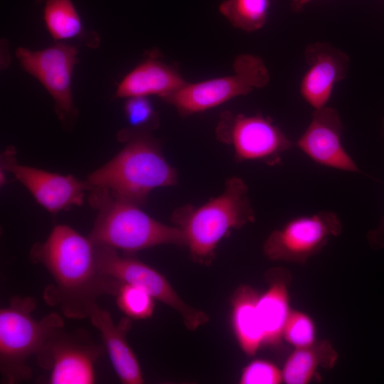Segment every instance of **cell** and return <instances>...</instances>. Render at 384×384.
I'll return each instance as SVG.
<instances>
[{
    "label": "cell",
    "mask_w": 384,
    "mask_h": 384,
    "mask_svg": "<svg viewBox=\"0 0 384 384\" xmlns=\"http://www.w3.org/2000/svg\"><path fill=\"white\" fill-rule=\"evenodd\" d=\"M283 382L282 371L274 363L256 359L242 370L240 384H279Z\"/></svg>",
    "instance_id": "d4e9b609"
},
{
    "label": "cell",
    "mask_w": 384,
    "mask_h": 384,
    "mask_svg": "<svg viewBox=\"0 0 384 384\" xmlns=\"http://www.w3.org/2000/svg\"><path fill=\"white\" fill-rule=\"evenodd\" d=\"M304 56L309 68L300 82V94L314 110H320L326 106L335 85L346 77L350 59L324 42L309 44Z\"/></svg>",
    "instance_id": "5bb4252c"
},
{
    "label": "cell",
    "mask_w": 384,
    "mask_h": 384,
    "mask_svg": "<svg viewBox=\"0 0 384 384\" xmlns=\"http://www.w3.org/2000/svg\"><path fill=\"white\" fill-rule=\"evenodd\" d=\"M95 251L98 267L104 274L120 283L143 289L155 300L178 313L188 330L195 331L209 321L206 312L183 300L166 278L154 268L109 247L95 245Z\"/></svg>",
    "instance_id": "52a82bcc"
},
{
    "label": "cell",
    "mask_w": 384,
    "mask_h": 384,
    "mask_svg": "<svg viewBox=\"0 0 384 384\" xmlns=\"http://www.w3.org/2000/svg\"><path fill=\"white\" fill-rule=\"evenodd\" d=\"M269 8L270 0H225L219 11L235 28L254 32L266 23Z\"/></svg>",
    "instance_id": "44dd1931"
},
{
    "label": "cell",
    "mask_w": 384,
    "mask_h": 384,
    "mask_svg": "<svg viewBox=\"0 0 384 384\" xmlns=\"http://www.w3.org/2000/svg\"><path fill=\"white\" fill-rule=\"evenodd\" d=\"M16 53L23 68L50 94L60 118L70 116L73 112L71 82L77 60L75 48L58 43L38 51L19 48Z\"/></svg>",
    "instance_id": "8fae6325"
},
{
    "label": "cell",
    "mask_w": 384,
    "mask_h": 384,
    "mask_svg": "<svg viewBox=\"0 0 384 384\" xmlns=\"http://www.w3.org/2000/svg\"><path fill=\"white\" fill-rule=\"evenodd\" d=\"M104 349L87 332L54 331L36 355L38 366L47 372L50 384H92L96 381L95 363Z\"/></svg>",
    "instance_id": "9c48e42d"
},
{
    "label": "cell",
    "mask_w": 384,
    "mask_h": 384,
    "mask_svg": "<svg viewBox=\"0 0 384 384\" xmlns=\"http://www.w3.org/2000/svg\"><path fill=\"white\" fill-rule=\"evenodd\" d=\"M114 297L118 308L131 319H146L154 314L155 299L142 288L121 283Z\"/></svg>",
    "instance_id": "7402d4cb"
},
{
    "label": "cell",
    "mask_w": 384,
    "mask_h": 384,
    "mask_svg": "<svg viewBox=\"0 0 384 384\" xmlns=\"http://www.w3.org/2000/svg\"><path fill=\"white\" fill-rule=\"evenodd\" d=\"M30 258L52 277L43 292L45 302L69 319L89 317L98 298L114 296L121 284L100 270L90 238L66 225L55 226L43 242L35 244Z\"/></svg>",
    "instance_id": "6da1fadb"
},
{
    "label": "cell",
    "mask_w": 384,
    "mask_h": 384,
    "mask_svg": "<svg viewBox=\"0 0 384 384\" xmlns=\"http://www.w3.org/2000/svg\"><path fill=\"white\" fill-rule=\"evenodd\" d=\"M14 154L9 149L4 153V169L11 173L48 211L56 213L83 203L85 193L90 189L87 181L18 164Z\"/></svg>",
    "instance_id": "7c38bea8"
},
{
    "label": "cell",
    "mask_w": 384,
    "mask_h": 384,
    "mask_svg": "<svg viewBox=\"0 0 384 384\" xmlns=\"http://www.w3.org/2000/svg\"><path fill=\"white\" fill-rule=\"evenodd\" d=\"M187 82L172 66L151 53L129 72L118 84L115 96L119 98L156 95L164 100Z\"/></svg>",
    "instance_id": "2e32d148"
},
{
    "label": "cell",
    "mask_w": 384,
    "mask_h": 384,
    "mask_svg": "<svg viewBox=\"0 0 384 384\" xmlns=\"http://www.w3.org/2000/svg\"><path fill=\"white\" fill-rule=\"evenodd\" d=\"M366 238L373 249H384V215L378 227L368 231Z\"/></svg>",
    "instance_id": "484cf974"
},
{
    "label": "cell",
    "mask_w": 384,
    "mask_h": 384,
    "mask_svg": "<svg viewBox=\"0 0 384 384\" xmlns=\"http://www.w3.org/2000/svg\"><path fill=\"white\" fill-rule=\"evenodd\" d=\"M124 110L128 123L135 129L132 131L146 132L159 124L158 114L146 97L127 98Z\"/></svg>",
    "instance_id": "cb8c5ba5"
},
{
    "label": "cell",
    "mask_w": 384,
    "mask_h": 384,
    "mask_svg": "<svg viewBox=\"0 0 384 384\" xmlns=\"http://www.w3.org/2000/svg\"><path fill=\"white\" fill-rule=\"evenodd\" d=\"M232 75L195 83L186 82L164 100L174 106L183 117L215 108L254 89L262 88L270 82L264 61L252 54H240L233 64Z\"/></svg>",
    "instance_id": "8992f818"
},
{
    "label": "cell",
    "mask_w": 384,
    "mask_h": 384,
    "mask_svg": "<svg viewBox=\"0 0 384 384\" xmlns=\"http://www.w3.org/2000/svg\"><path fill=\"white\" fill-rule=\"evenodd\" d=\"M259 294L248 285L240 286L230 300L231 324L242 351L252 356L265 345V336L257 310Z\"/></svg>",
    "instance_id": "ac0fdd59"
},
{
    "label": "cell",
    "mask_w": 384,
    "mask_h": 384,
    "mask_svg": "<svg viewBox=\"0 0 384 384\" xmlns=\"http://www.w3.org/2000/svg\"><path fill=\"white\" fill-rule=\"evenodd\" d=\"M337 359V353L329 341H316L309 347L295 348L282 369L283 382L287 384H307L319 367L331 368Z\"/></svg>",
    "instance_id": "d6986e66"
},
{
    "label": "cell",
    "mask_w": 384,
    "mask_h": 384,
    "mask_svg": "<svg viewBox=\"0 0 384 384\" xmlns=\"http://www.w3.org/2000/svg\"><path fill=\"white\" fill-rule=\"evenodd\" d=\"M124 135L125 146L90 174L87 182L90 189L106 191L115 198L141 206L154 189L176 185L178 174L147 132L131 131Z\"/></svg>",
    "instance_id": "7a4b0ae2"
},
{
    "label": "cell",
    "mask_w": 384,
    "mask_h": 384,
    "mask_svg": "<svg viewBox=\"0 0 384 384\" xmlns=\"http://www.w3.org/2000/svg\"><path fill=\"white\" fill-rule=\"evenodd\" d=\"M342 133L343 125L338 111L326 106L314 111L297 146L319 165L347 172H361L343 146Z\"/></svg>",
    "instance_id": "4fadbf2b"
},
{
    "label": "cell",
    "mask_w": 384,
    "mask_h": 384,
    "mask_svg": "<svg viewBox=\"0 0 384 384\" xmlns=\"http://www.w3.org/2000/svg\"><path fill=\"white\" fill-rule=\"evenodd\" d=\"M342 230L340 218L331 210L298 216L267 236L263 253L271 261L304 263Z\"/></svg>",
    "instance_id": "30bf717a"
},
{
    "label": "cell",
    "mask_w": 384,
    "mask_h": 384,
    "mask_svg": "<svg viewBox=\"0 0 384 384\" xmlns=\"http://www.w3.org/2000/svg\"><path fill=\"white\" fill-rule=\"evenodd\" d=\"M291 275L281 267L267 272V289L259 294L257 310L263 329L265 345L276 346L283 339V332L292 311L289 287Z\"/></svg>",
    "instance_id": "e0dca14e"
},
{
    "label": "cell",
    "mask_w": 384,
    "mask_h": 384,
    "mask_svg": "<svg viewBox=\"0 0 384 384\" xmlns=\"http://www.w3.org/2000/svg\"><path fill=\"white\" fill-rule=\"evenodd\" d=\"M92 325L98 331L111 364L124 384H142L144 379L138 359L127 341L132 326V319L122 318L117 324L110 313L96 306L89 316Z\"/></svg>",
    "instance_id": "9a60e30c"
},
{
    "label": "cell",
    "mask_w": 384,
    "mask_h": 384,
    "mask_svg": "<svg viewBox=\"0 0 384 384\" xmlns=\"http://www.w3.org/2000/svg\"><path fill=\"white\" fill-rule=\"evenodd\" d=\"M255 220L247 186L236 176L226 180L218 196L198 206L184 205L171 215L174 226L183 235L191 259L206 267L213 263L218 245L228 233Z\"/></svg>",
    "instance_id": "3957f363"
},
{
    "label": "cell",
    "mask_w": 384,
    "mask_h": 384,
    "mask_svg": "<svg viewBox=\"0 0 384 384\" xmlns=\"http://www.w3.org/2000/svg\"><path fill=\"white\" fill-rule=\"evenodd\" d=\"M90 203L98 210L88 236L95 245L109 247L125 254L161 245L185 246L181 230L162 223L140 206L91 188Z\"/></svg>",
    "instance_id": "277c9868"
},
{
    "label": "cell",
    "mask_w": 384,
    "mask_h": 384,
    "mask_svg": "<svg viewBox=\"0 0 384 384\" xmlns=\"http://www.w3.org/2000/svg\"><path fill=\"white\" fill-rule=\"evenodd\" d=\"M43 20L56 40H70L85 33L80 16L73 0H41Z\"/></svg>",
    "instance_id": "ffe728a7"
},
{
    "label": "cell",
    "mask_w": 384,
    "mask_h": 384,
    "mask_svg": "<svg viewBox=\"0 0 384 384\" xmlns=\"http://www.w3.org/2000/svg\"><path fill=\"white\" fill-rule=\"evenodd\" d=\"M383 137H384V117H383Z\"/></svg>",
    "instance_id": "83f0119b"
},
{
    "label": "cell",
    "mask_w": 384,
    "mask_h": 384,
    "mask_svg": "<svg viewBox=\"0 0 384 384\" xmlns=\"http://www.w3.org/2000/svg\"><path fill=\"white\" fill-rule=\"evenodd\" d=\"M311 0H292L291 9L294 12H300Z\"/></svg>",
    "instance_id": "4316f807"
},
{
    "label": "cell",
    "mask_w": 384,
    "mask_h": 384,
    "mask_svg": "<svg viewBox=\"0 0 384 384\" xmlns=\"http://www.w3.org/2000/svg\"><path fill=\"white\" fill-rule=\"evenodd\" d=\"M283 339L300 348L313 345L316 341V326L311 317L302 311L292 309L286 322Z\"/></svg>",
    "instance_id": "603a6c76"
},
{
    "label": "cell",
    "mask_w": 384,
    "mask_h": 384,
    "mask_svg": "<svg viewBox=\"0 0 384 384\" xmlns=\"http://www.w3.org/2000/svg\"><path fill=\"white\" fill-rule=\"evenodd\" d=\"M217 139L230 146L236 161L280 162L281 155L292 144L270 117L260 114L245 115L230 111L221 113L215 128Z\"/></svg>",
    "instance_id": "ba28073f"
},
{
    "label": "cell",
    "mask_w": 384,
    "mask_h": 384,
    "mask_svg": "<svg viewBox=\"0 0 384 384\" xmlns=\"http://www.w3.org/2000/svg\"><path fill=\"white\" fill-rule=\"evenodd\" d=\"M36 306L33 297L14 296L0 310V372L4 383L29 380L32 370L28 359L36 356L54 331L64 327V321L57 312L36 319L33 316Z\"/></svg>",
    "instance_id": "5b68a950"
}]
</instances>
